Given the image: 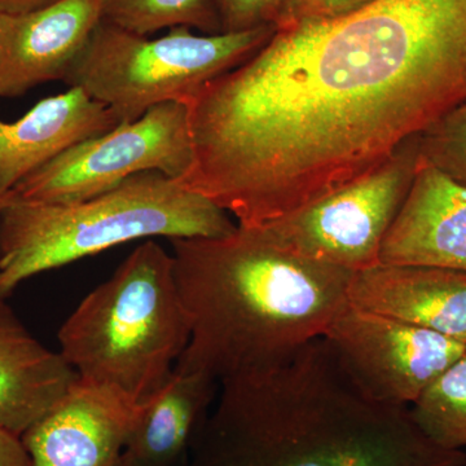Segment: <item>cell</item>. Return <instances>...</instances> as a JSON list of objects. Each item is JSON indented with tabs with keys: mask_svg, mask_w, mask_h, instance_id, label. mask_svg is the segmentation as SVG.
Here are the masks:
<instances>
[{
	"mask_svg": "<svg viewBox=\"0 0 466 466\" xmlns=\"http://www.w3.org/2000/svg\"><path fill=\"white\" fill-rule=\"evenodd\" d=\"M466 101V0H372L276 27L188 103L180 179L238 220L269 225L380 167Z\"/></svg>",
	"mask_w": 466,
	"mask_h": 466,
	"instance_id": "1",
	"label": "cell"
},
{
	"mask_svg": "<svg viewBox=\"0 0 466 466\" xmlns=\"http://www.w3.org/2000/svg\"><path fill=\"white\" fill-rule=\"evenodd\" d=\"M186 466H466L410 407L373 400L324 337L284 363L220 383Z\"/></svg>",
	"mask_w": 466,
	"mask_h": 466,
	"instance_id": "2",
	"label": "cell"
},
{
	"mask_svg": "<svg viewBox=\"0 0 466 466\" xmlns=\"http://www.w3.org/2000/svg\"><path fill=\"white\" fill-rule=\"evenodd\" d=\"M170 242L191 323L175 370L218 385L284 363L348 303L355 272L289 253L257 229Z\"/></svg>",
	"mask_w": 466,
	"mask_h": 466,
	"instance_id": "3",
	"label": "cell"
},
{
	"mask_svg": "<svg viewBox=\"0 0 466 466\" xmlns=\"http://www.w3.org/2000/svg\"><path fill=\"white\" fill-rule=\"evenodd\" d=\"M238 223L179 179L146 171L66 204L14 201L0 210V299L33 276L155 238H222Z\"/></svg>",
	"mask_w": 466,
	"mask_h": 466,
	"instance_id": "4",
	"label": "cell"
},
{
	"mask_svg": "<svg viewBox=\"0 0 466 466\" xmlns=\"http://www.w3.org/2000/svg\"><path fill=\"white\" fill-rule=\"evenodd\" d=\"M57 339L79 379L146 403L173 375L191 339L173 254L144 241L79 302Z\"/></svg>",
	"mask_w": 466,
	"mask_h": 466,
	"instance_id": "5",
	"label": "cell"
},
{
	"mask_svg": "<svg viewBox=\"0 0 466 466\" xmlns=\"http://www.w3.org/2000/svg\"><path fill=\"white\" fill-rule=\"evenodd\" d=\"M275 30L198 35L177 26L148 38L101 21L64 82L104 104L119 124L133 122L161 104L186 106L208 82L253 56Z\"/></svg>",
	"mask_w": 466,
	"mask_h": 466,
	"instance_id": "6",
	"label": "cell"
},
{
	"mask_svg": "<svg viewBox=\"0 0 466 466\" xmlns=\"http://www.w3.org/2000/svg\"><path fill=\"white\" fill-rule=\"evenodd\" d=\"M420 137L370 173L257 231L281 249L351 272L379 265L383 238L415 180Z\"/></svg>",
	"mask_w": 466,
	"mask_h": 466,
	"instance_id": "7",
	"label": "cell"
},
{
	"mask_svg": "<svg viewBox=\"0 0 466 466\" xmlns=\"http://www.w3.org/2000/svg\"><path fill=\"white\" fill-rule=\"evenodd\" d=\"M192 164L188 109L182 103H167L137 121L76 144L27 175L12 191L18 200L66 204L109 191L146 171L183 179Z\"/></svg>",
	"mask_w": 466,
	"mask_h": 466,
	"instance_id": "8",
	"label": "cell"
},
{
	"mask_svg": "<svg viewBox=\"0 0 466 466\" xmlns=\"http://www.w3.org/2000/svg\"><path fill=\"white\" fill-rule=\"evenodd\" d=\"M323 337L363 391L395 406H412L466 352L456 339L349 300Z\"/></svg>",
	"mask_w": 466,
	"mask_h": 466,
	"instance_id": "9",
	"label": "cell"
},
{
	"mask_svg": "<svg viewBox=\"0 0 466 466\" xmlns=\"http://www.w3.org/2000/svg\"><path fill=\"white\" fill-rule=\"evenodd\" d=\"M144 404L78 379L21 441L33 466H119Z\"/></svg>",
	"mask_w": 466,
	"mask_h": 466,
	"instance_id": "10",
	"label": "cell"
},
{
	"mask_svg": "<svg viewBox=\"0 0 466 466\" xmlns=\"http://www.w3.org/2000/svg\"><path fill=\"white\" fill-rule=\"evenodd\" d=\"M101 21V0H56L26 14H0V97L66 81Z\"/></svg>",
	"mask_w": 466,
	"mask_h": 466,
	"instance_id": "11",
	"label": "cell"
},
{
	"mask_svg": "<svg viewBox=\"0 0 466 466\" xmlns=\"http://www.w3.org/2000/svg\"><path fill=\"white\" fill-rule=\"evenodd\" d=\"M380 263L466 272V187L420 159L407 198L383 238Z\"/></svg>",
	"mask_w": 466,
	"mask_h": 466,
	"instance_id": "12",
	"label": "cell"
},
{
	"mask_svg": "<svg viewBox=\"0 0 466 466\" xmlns=\"http://www.w3.org/2000/svg\"><path fill=\"white\" fill-rule=\"evenodd\" d=\"M350 305L433 330L466 346V272L441 267L379 265L355 272Z\"/></svg>",
	"mask_w": 466,
	"mask_h": 466,
	"instance_id": "13",
	"label": "cell"
},
{
	"mask_svg": "<svg viewBox=\"0 0 466 466\" xmlns=\"http://www.w3.org/2000/svg\"><path fill=\"white\" fill-rule=\"evenodd\" d=\"M118 125L109 108L79 87L38 101L17 121L0 119V195L76 144Z\"/></svg>",
	"mask_w": 466,
	"mask_h": 466,
	"instance_id": "14",
	"label": "cell"
},
{
	"mask_svg": "<svg viewBox=\"0 0 466 466\" xmlns=\"http://www.w3.org/2000/svg\"><path fill=\"white\" fill-rule=\"evenodd\" d=\"M78 379L60 351L34 339L0 299V428L23 437Z\"/></svg>",
	"mask_w": 466,
	"mask_h": 466,
	"instance_id": "15",
	"label": "cell"
},
{
	"mask_svg": "<svg viewBox=\"0 0 466 466\" xmlns=\"http://www.w3.org/2000/svg\"><path fill=\"white\" fill-rule=\"evenodd\" d=\"M218 390L207 376L175 370L144 404L119 466H186Z\"/></svg>",
	"mask_w": 466,
	"mask_h": 466,
	"instance_id": "16",
	"label": "cell"
},
{
	"mask_svg": "<svg viewBox=\"0 0 466 466\" xmlns=\"http://www.w3.org/2000/svg\"><path fill=\"white\" fill-rule=\"evenodd\" d=\"M101 9L103 21L139 35L177 26L222 33L217 0H101Z\"/></svg>",
	"mask_w": 466,
	"mask_h": 466,
	"instance_id": "17",
	"label": "cell"
},
{
	"mask_svg": "<svg viewBox=\"0 0 466 466\" xmlns=\"http://www.w3.org/2000/svg\"><path fill=\"white\" fill-rule=\"evenodd\" d=\"M431 441L447 450L466 447V352L410 406Z\"/></svg>",
	"mask_w": 466,
	"mask_h": 466,
	"instance_id": "18",
	"label": "cell"
},
{
	"mask_svg": "<svg viewBox=\"0 0 466 466\" xmlns=\"http://www.w3.org/2000/svg\"><path fill=\"white\" fill-rule=\"evenodd\" d=\"M420 156L466 187V101L420 135Z\"/></svg>",
	"mask_w": 466,
	"mask_h": 466,
	"instance_id": "19",
	"label": "cell"
},
{
	"mask_svg": "<svg viewBox=\"0 0 466 466\" xmlns=\"http://www.w3.org/2000/svg\"><path fill=\"white\" fill-rule=\"evenodd\" d=\"M285 0H217L222 32L238 33L276 25Z\"/></svg>",
	"mask_w": 466,
	"mask_h": 466,
	"instance_id": "20",
	"label": "cell"
},
{
	"mask_svg": "<svg viewBox=\"0 0 466 466\" xmlns=\"http://www.w3.org/2000/svg\"><path fill=\"white\" fill-rule=\"evenodd\" d=\"M372 0H285L276 27L343 16Z\"/></svg>",
	"mask_w": 466,
	"mask_h": 466,
	"instance_id": "21",
	"label": "cell"
},
{
	"mask_svg": "<svg viewBox=\"0 0 466 466\" xmlns=\"http://www.w3.org/2000/svg\"><path fill=\"white\" fill-rule=\"evenodd\" d=\"M0 466H33L23 441L0 428Z\"/></svg>",
	"mask_w": 466,
	"mask_h": 466,
	"instance_id": "22",
	"label": "cell"
},
{
	"mask_svg": "<svg viewBox=\"0 0 466 466\" xmlns=\"http://www.w3.org/2000/svg\"><path fill=\"white\" fill-rule=\"evenodd\" d=\"M54 2L56 0H0V14H26Z\"/></svg>",
	"mask_w": 466,
	"mask_h": 466,
	"instance_id": "23",
	"label": "cell"
},
{
	"mask_svg": "<svg viewBox=\"0 0 466 466\" xmlns=\"http://www.w3.org/2000/svg\"><path fill=\"white\" fill-rule=\"evenodd\" d=\"M15 193L14 191H9L5 193V195H0V210H3L8 204H11L14 201Z\"/></svg>",
	"mask_w": 466,
	"mask_h": 466,
	"instance_id": "24",
	"label": "cell"
}]
</instances>
